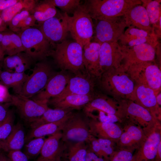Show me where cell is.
Instances as JSON below:
<instances>
[{"mask_svg": "<svg viewBox=\"0 0 161 161\" xmlns=\"http://www.w3.org/2000/svg\"><path fill=\"white\" fill-rule=\"evenodd\" d=\"M53 47L50 56L62 70L69 71L75 75L86 73L83 62V48L79 44L66 39Z\"/></svg>", "mask_w": 161, "mask_h": 161, "instance_id": "6da1fadb", "label": "cell"}, {"mask_svg": "<svg viewBox=\"0 0 161 161\" xmlns=\"http://www.w3.org/2000/svg\"><path fill=\"white\" fill-rule=\"evenodd\" d=\"M85 3L95 20L123 16L134 7L142 4L140 0H89Z\"/></svg>", "mask_w": 161, "mask_h": 161, "instance_id": "7a4b0ae2", "label": "cell"}, {"mask_svg": "<svg viewBox=\"0 0 161 161\" xmlns=\"http://www.w3.org/2000/svg\"><path fill=\"white\" fill-rule=\"evenodd\" d=\"M16 34L21 38L24 52L35 61L50 56L53 46L38 28L30 27Z\"/></svg>", "mask_w": 161, "mask_h": 161, "instance_id": "3957f363", "label": "cell"}, {"mask_svg": "<svg viewBox=\"0 0 161 161\" xmlns=\"http://www.w3.org/2000/svg\"><path fill=\"white\" fill-rule=\"evenodd\" d=\"M70 17L69 32L82 47L90 42L94 34V24L85 3L81 4Z\"/></svg>", "mask_w": 161, "mask_h": 161, "instance_id": "277c9868", "label": "cell"}, {"mask_svg": "<svg viewBox=\"0 0 161 161\" xmlns=\"http://www.w3.org/2000/svg\"><path fill=\"white\" fill-rule=\"evenodd\" d=\"M32 71L19 94L28 98H32L41 91L55 72L51 65L44 59L35 64Z\"/></svg>", "mask_w": 161, "mask_h": 161, "instance_id": "5b68a950", "label": "cell"}, {"mask_svg": "<svg viewBox=\"0 0 161 161\" xmlns=\"http://www.w3.org/2000/svg\"><path fill=\"white\" fill-rule=\"evenodd\" d=\"M95 21L94 41L101 44L105 42H117L127 27L123 16Z\"/></svg>", "mask_w": 161, "mask_h": 161, "instance_id": "8992f818", "label": "cell"}, {"mask_svg": "<svg viewBox=\"0 0 161 161\" xmlns=\"http://www.w3.org/2000/svg\"><path fill=\"white\" fill-rule=\"evenodd\" d=\"M70 16L58 12L54 16L44 21L38 28L53 46L66 40L69 32Z\"/></svg>", "mask_w": 161, "mask_h": 161, "instance_id": "52a82bcc", "label": "cell"}, {"mask_svg": "<svg viewBox=\"0 0 161 161\" xmlns=\"http://www.w3.org/2000/svg\"><path fill=\"white\" fill-rule=\"evenodd\" d=\"M145 137L133 153L131 161H154L158 145L161 141L160 123L143 128Z\"/></svg>", "mask_w": 161, "mask_h": 161, "instance_id": "ba28073f", "label": "cell"}, {"mask_svg": "<svg viewBox=\"0 0 161 161\" xmlns=\"http://www.w3.org/2000/svg\"><path fill=\"white\" fill-rule=\"evenodd\" d=\"M61 131L63 142H86L91 135L88 117L84 114L73 112L65 123Z\"/></svg>", "mask_w": 161, "mask_h": 161, "instance_id": "9c48e42d", "label": "cell"}, {"mask_svg": "<svg viewBox=\"0 0 161 161\" xmlns=\"http://www.w3.org/2000/svg\"><path fill=\"white\" fill-rule=\"evenodd\" d=\"M133 78L141 84L149 87L154 92L160 88L161 72L156 65L151 62L132 64L127 68Z\"/></svg>", "mask_w": 161, "mask_h": 161, "instance_id": "30bf717a", "label": "cell"}, {"mask_svg": "<svg viewBox=\"0 0 161 161\" xmlns=\"http://www.w3.org/2000/svg\"><path fill=\"white\" fill-rule=\"evenodd\" d=\"M11 103L16 107L21 118L30 125L49 108L47 103L36 102L19 95H11Z\"/></svg>", "mask_w": 161, "mask_h": 161, "instance_id": "8fae6325", "label": "cell"}, {"mask_svg": "<svg viewBox=\"0 0 161 161\" xmlns=\"http://www.w3.org/2000/svg\"><path fill=\"white\" fill-rule=\"evenodd\" d=\"M121 66L119 73H114L113 69L104 72L100 76L101 86L109 92L114 90L120 94H131L134 90V83L128 76L120 71Z\"/></svg>", "mask_w": 161, "mask_h": 161, "instance_id": "7c38bea8", "label": "cell"}, {"mask_svg": "<svg viewBox=\"0 0 161 161\" xmlns=\"http://www.w3.org/2000/svg\"><path fill=\"white\" fill-rule=\"evenodd\" d=\"M71 76L65 71L55 72L43 89L31 99L38 102L47 103L50 99L63 92Z\"/></svg>", "mask_w": 161, "mask_h": 161, "instance_id": "4fadbf2b", "label": "cell"}, {"mask_svg": "<svg viewBox=\"0 0 161 161\" xmlns=\"http://www.w3.org/2000/svg\"><path fill=\"white\" fill-rule=\"evenodd\" d=\"M123 60L122 52L118 42L101 44L99 56L100 76L104 72L108 70L119 67Z\"/></svg>", "mask_w": 161, "mask_h": 161, "instance_id": "5bb4252c", "label": "cell"}, {"mask_svg": "<svg viewBox=\"0 0 161 161\" xmlns=\"http://www.w3.org/2000/svg\"><path fill=\"white\" fill-rule=\"evenodd\" d=\"M118 111L121 118L124 115L128 116L130 119V122L143 128L151 126L160 123V121L148 110L133 102L128 103L122 109H118Z\"/></svg>", "mask_w": 161, "mask_h": 161, "instance_id": "9a60e30c", "label": "cell"}, {"mask_svg": "<svg viewBox=\"0 0 161 161\" xmlns=\"http://www.w3.org/2000/svg\"><path fill=\"white\" fill-rule=\"evenodd\" d=\"M125 64L123 65L126 69L135 64L153 61L155 58L156 48L146 43L132 47L120 46Z\"/></svg>", "mask_w": 161, "mask_h": 161, "instance_id": "2e32d148", "label": "cell"}, {"mask_svg": "<svg viewBox=\"0 0 161 161\" xmlns=\"http://www.w3.org/2000/svg\"><path fill=\"white\" fill-rule=\"evenodd\" d=\"M91 78L86 73L71 76L63 92L50 99L57 100L72 94L93 95L94 84Z\"/></svg>", "mask_w": 161, "mask_h": 161, "instance_id": "e0dca14e", "label": "cell"}, {"mask_svg": "<svg viewBox=\"0 0 161 161\" xmlns=\"http://www.w3.org/2000/svg\"><path fill=\"white\" fill-rule=\"evenodd\" d=\"M158 39L154 32L149 33L133 26H130L125 30L117 42L120 46L129 47L146 43L156 48L159 43Z\"/></svg>", "mask_w": 161, "mask_h": 161, "instance_id": "ac0fdd59", "label": "cell"}, {"mask_svg": "<svg viewBox=\"0 0 161 161\" xmlns=\"http://www.w3.org/2000/svg\"><path fill=\"white\" fill-rule=\"evenodd\" d=\"M120 137L116 142L118 149H126L134 151L145 137L143 128L131 122L125 125Z\"/></svg>", "mask_w": 161, "mask_h": 161, "instance_id": "d6986e66", "label": "cell"}, {"mask_svg": "<svg viewBox=\"0 0 161 161\" xmlns=\"http://www.w3.org/2000/svg\"><path fill=\"white\" fill-rule=\"evenodd\" d=\"M61 131L46 138L38 157L35 161H61L65 149Z\"/></svg>", "mask_w": 161, "mask_h": 161, "instance_id": "ffe728a7", "label": "cell"}, {"mask_svg": "<svg viewBox=\"0 0 161 161\" xmlns=\"http://www.w3.org/2000/svg\"><path fill=\"white\" fill-rule=\"evenodd\" d=\"M90 134L97 138L110 140L115 142L123 131V129L116 123H102L97 120L89 119Z\"/></svg>", "mask_w": 161, "mask_h": 161, "instance_id": "44dd1931", "label": "cell"}, {"mask_svg": "<svg viewBox=\"0 0 161 161\" xmlns=\"http://www.w3.org/2000/svg\"><path fill=\"white\" fill-rule=\"evenodd\" d=\"M101 44L90 41L83 47V62L87 74L91 77H100L99 68V52Z\"/></svg>", "mask_w": 161, "mask_h": 161, "instance_id": "7402d4cb", "label": "cell"}, {"mask_svg": "<svg viewBox=\"0 0 161 161\" xmlns=\"http://www.w3.org/2000/svg\"><path fill=\"white\" fill-rule=\"evenodd\" d=\"M123 16L127 27L133 26L149 33L154 32L146 9L142 5L134 7Z\"/></svg>", "mask_w": 161, "mask_h": 161, "instance_id": "603a6c76", "label": "cell"}, {"mask_svg": "<svg viewBox=\"0 0 161 161\" xmlns=\"http://www.w3.org/2000/svg\"><path fill=\"white\" fill-rule=\"evenodd\" d=\"M35 61L28 54L23 52L4 58L3 70L12 72H25L30 69Z\"/></svg>", "mask_w": 161, "mask_h": 161, "instance_id": "cb8c5ba5", "label": "cell"}, {"mask_svg": "<svg viewBox=\"0 0 161 161\" xmlns=\"http://www.w3.org/2000/svg\"><path fill=\"white\" fill-rule=\"evenodd\" d=\"M94 97L93 95L72 94L57 100L49 99L47 104L54 108L80 110L83 109Z\"/></svg>", "mask_w": 161, "mask_h": 161, "instance_id": "d4e9b609", "label": "cell"}, {"mask_svg": "<svg viewBox=\"0 0 161 161\" xmlns=\"http://www.w3.org/2000/svg\"><path fill=\"white\" fill-rule=\"evenodd\" d=\"M26 136L23 125L18 122L15 124L7 137L5 140L0 141V148L7 152L21 150L25 144Z\"/></svg>", "mask_w": 161, "mask_h": 161, "instance_id": "484cf974", "label": "cell"}, {"mask_svg": "<svg viewBox=\"0 0 161 161\" xmlns=\"http://www.w3.org/2000/svg\"><path fill=\"white\" fill-rule=\"evenodd\" d=\"M136 94L138 100L137 103L148 110L158 119L157 114L159 113L158 105L154 91L149 87L140 85L137 88Z\"/></svg>", "mask_w": 161, "mask_h": 161, "instance_id": "4316f807", "label": "cell"}, {"mask_svg": "<svg viewBox=\"0 0 161 161\" xmlns=\"http://www.w3.org/2000/svg\"><path fill=\"white\" fill-rule=\"evenodd\" d=\"M73 113L59 121L41 125L32 129L26 136L25 143L35 138L50 136L61 131L65 123Z\"/></svg>", "mask_w": 161, "mask_h": 161, "instance_id": "83f0119b", "label": "cell"}, {"mask_svg": "<svg viewBox=\"0 0 161 161\" xmlns=\"http://www.w3.org/2000/svg\"><path fill=\"white\" fill-rule=\"evenodd\" d=\"M29 76L25 72H12L1 70L0 82L8 89L11 88L15 94L19 95Z\"/></svg>", "mask_w": 161, "mask_h": 161, "instance_id": "f1b7e54d", "label": "cell"}, {"mask_svg": "<svg viewBox=\"0 0 161 161\" xmlns=\"http://www.w3.org/2000/svg\"><path fill=\"white\" fill-rule=\"evenodd\" d=\"M37 22L29 11L24 10L16 15L7 25L10 30L16 33L30 27H38Z\"/></svg>", "mask_w": 161, "mask_h": 161, "instance_id": "f546056e", "label": "cell"}, {"mask_svg": "<svg viewBox=\"0 0 161 161\" xmlns=\"http://www.w3.org/2000/svg\"><path fill=\"white\" fill-rule=\"evenodd\" d=\"M2 39L0 46L5 55L11 56L24 51L21 38L16 33L10 31L1 32Z\"/></svg>", "mask_w": 161, "mask_h": 161, "instance_id": "4dcf8cb0", "label": "cell"}, {"mask_svg": "<svg viewBox=\"0 0 161 161\" xmlns=\"http://www.w3.org/2000/svg\"><path fill=\"white\" fill-rule=\"evenodd\" d=\"M58 12L56 7L49 0H37L30 13L38 23L39 27L44 21L55 16Z\"/></svg>", "mask_w": 161, "mask_h": 161, "instance_id": "1f68e13d", "label": "cell"}, {"mask_svg": "<svg viewBox=\"0 0 161 161\" xmlns=\"http://www.w3.org/2000/svg\"><path fill=\"white\" fill-rule=\"evenodd\" d=\"M83 109L86 115L93 111L99 110L107 113L115 114L120 117L118 110L114 103L104 97H94Z\"/></svg>", "mask_w": 161, "mask_h": 161, "instance_id": "d6a6232c", "label": "cell"}, {"mask_svg": "<svg viewBox=\"0 0 161 161\" xmlns=\"http://www.w3.org/2000/svg\"><path fill=\"white\" fill-rule=\"evenodd\" d=\"M72 110L49 108L37 120L30 125L31 129L41 125L59 121L71 114Z\"/></svg>", "mask_w": 161, "mask_h": 161, "instance_id": "836d02e7", "label": "cell"}, {"mask_svg": "<svg viewBox=\"0 0 161 161\" xmlns=\"http://www.w3.org/2000/svg\"><path fill=\"white\" fill-rule=\"evenodd\" d=\"M68 161H85L88 147L84 141L64 142Z\"/></svg>", "mask_w": 161, "mask_h": 161, "instance_id": "e575fe53", "label": "cell"}, {"mask_svg": "<svg viewBox=\"0 0 161 161\" xmlns=\"http://www.w3.org/2000/svg\"><path fill=\"white\" fill-rule=\"evenodd\" d=\"M37 0H19L13 5L3 10L0 16L4 22L7 25L12 19L17 14L24 10L30 12L34 7Z\"/></svg>", "mask_w": 161, "mask_h": 161, "instance_id": "d590c367", "label": "cell"}, {"mask_svg": "<svg viewBox=\"0 0 161 161\" xmlns=\"http://www.w3.org/2000/svg\"><path fill=\"white\" fill-rule=\"evenodd\" d=\"M146 10L150 22L152 26L158 22L161 16V0H141Z\"/></svg>", "mask_w": 161, "mask_h": 161, "instance_id": "8d00e7d4", "label": "cell"}, {"mask_svg": "<svg viewBox=\"0 0 161 161\" xmlns=\"http://www.w3.org/2000/svg\"><path fill=\"white\" fill-rule=\"evenodd\" d=\"M46 139L45 137L35 138L26 143L24 152L29 159L39 156Z\"/></svg>", "mask_w": 161, "mask_h": 161, "instance_id": "74e56055", "label": "cell"}, {"mask_svg": "<svg viewBox=\"0 0 161 161\" xmlns=\"http://www.w3.org/2000/svg\"><path fill=\"white\" fill-rule=\"evenodd\" d=\"M15 118L13 111L10 109L6 117L0 124V141L5 140L12 131L15 125Z\"/></svg>", "mask_w": 161, "mask_h": 161, "instance_id": "f35d334b", "label": "cell"}, {"mask_svg": "<svg viewBox=\"0 0 161 161\" xmlns=\"http://www.w3.org/2000/svg\"><path fill=\"white\" fill-rule=\"evenodd\" d=\"M55 7L59 8L68 15L73 13L81 4L80 0H49Z\"/></svg>", "mask_w": 161, "mask_h": 161, "instance_id": "ab89813d", "label": "cell"}, {"mask_svg": "<svg viewBox=\"0 0 161 161\" xmlns=\"http://www.w3.org/2000/svg\"><path fill=\"white\" fill-rule=\"evenodd\" d=\"M133 151L126 149H118L109 157V161H131Z\"/></svg>", "mask_w": 161, "mask_h": 161, "instance_id": "60d3db41", "label": "cell"}, {"mask_svg": "<svg viewBox=\"0 0 161 161\" xmlns=\"http://www.w3.org/2000/svg\"><path fill=\"white\" fill-rule=\"evenodd\" d=\"M86 142L91 151L99 156L104 158L107 161H109V158L102 150L97 138L91 135Z\"/></svg>", "mask_w": 161, "mask_h": 161, "instance_id": "b9f144b4", "label": "cell"}, {"mask_svg": "<svg viewBox=\"0 0 161 161\" xmlns=\"http://www.w3.org/2000/svg\"><path fill=\"white\" fill-rule=\"evenodd\" d=\"M101 149L105 155L109 159L115 150L114 145L115 142L112 140L102 138H97Z\"/></svg>", "mask_w": 161, "mask_h": 161, "instance_id": "7bdbcfd3", "label": "cell"}, {"mask_svg": "<svg viewBox=\"0 0 161 161\" xmlns=\"http://www.w3.org/2000/svg\"><path fill=\"white\" fill-rule=\"evenodd\" d=\"M95 111L98 112V116L90 118L96 120L98 119L97 120L99 121L105 123H115L117 122L121 121V119L115 114L107 113L99 110Z\"/></svg>", "mask_w": 161, "mask_h": 161, "instance_id": "ee69618b", "label": "cell"}, {"mask_svg": "<svg viewBox=\"0 0 161 161\" xmlns=\"http://www.w3.org/2000/svg\"><path fill=\"white\" fill-rule=\"evenodd\" d=\"M7 157L10 161H28V158L21 150L10 151L8 152Z\"/></svg>", "mask_w": 161, "mask_h": 161, "instance_id": "f6af8a7d", "label": "cell"}, {"mask_svg": "<svg viewBox=\"0 0 161 161\" xmlns=\"http://www.w3.org/2000/svg\"><path fill=\"white\" fill-rule=\"evenodd\" d=\"M11 95L8 88L0 82V103H11Z\"/></svg>", "mask_w": 161, "mask_h": 161, "instance_id": "bcb514c9", "label": "cell"}, {"mask_svg": "<svg viewBox=\"0 0 161 161\" xmlns=\"http://www.w3.org/2000/svg\"><path fill=\"white\" fill-rule=\"evenodd\" d=\"M85 161H107L91 151L88 148Z\"/></svg>", "mask_w": 161, "mask_h": 161, "instance_id": "7dc6e473", "label": "cell"}, {"mask_svg": "<svg viewBox=\"0 0 161 161\" xmlns=\"http://www.w3.org/2000/svg\"><path fill=\"white\" fill-rule=\"evenodd\" d=\"M19 0H0V14L4 10L13 5Z\"/></svg>", "mask_w": 161, "mask_h": 161, "instance_id": "c3c4849f", "label": "cell"}, {"mask_svg": "<svg viewBox=\"0 0 161 161\" xmlns=\"http://www.w3.org/2000/svg\"><path fill=\"white\" fill-rule=\"evenodd\" d=\"M7 113V108L4 103H0V123L5 118Z\"/></svg>", "mask_w": 161, "mask_h": 161, "instance_id": "681fc988", "label": "cell"}, {"mask_svg": "<svg viewBox=\"0 0 161 161\" xmlns=\"http://www.w3.org/2000/svg\"><path fill=\"white\" fill-rule=\"evenodd\" d=\"M154 161H161V141L160 142L158 145Z\"/></svg>", "mask_w": 161, "mask_h": 161, "instance_id": "f907efd6", "label": "cell"}, {"mask_svg": "<svg viewBox=\"0 0 161 161\" xmlns=\"http://www.w3.org/2000/svg\"><path fill=\"white\" fill-rule=\"evenodd\" d=\"M5 55L4 52L0 45V70H2Z\"/></svg>", "mask_w": 161, "mask_h": 161, "instance_id": "816d5d0a", "label": "cell"}, {"mask_svg": "<svg viewBox=\"0 0 161 161\" xmlns=\"http://www.w3.org/2000/svg\"><path fill=\"white\" fill-rule=\"evenodd\" d=\"M7 26L0 16V32H3L5 31Z\"/></svg>", "mask_w": 161, "mask_h": 161, "instance_id": "f5cc1de1", "label": "cell"}, {"mask_svg": "<svg viewBox=\"0 0 161 161\" xmlns=\"http://www.w3.org/2000/svg\"><path fill=\"white\" fill-rule=\"evenodd\" d=\"M0 161H10L9 159L2 153L0 155Z\"/></svg>", "mask_w": 161, "mask_h": 161, "instance_id": "db71d44e", "label": "cell"}, {"mask_svg": "<svg viewBox=\"0 0 161 161\" xmlns=\"http://www.w3.org/2000/svg\"><path fill=\"white\" fill-rule=\"evenodd\" d=\"M156 100L158 105H161V94L159 93L157 96H156Z\"/></svg>", "mask_w": 161, "mask_h": 161, "instance_id": "11a10c76", "label": "cell"}, {"mask_svg": "<svg viewBox=\"0 0 161 161\" xmlns=\"http://www.w3.org/2000/svg\"><path fill=\"white\" fill-rule=\"evenodd\" d=\"M3 38V35L1 32H0V45Z\"/></svg>", "mask_w": 161, "mask_h": 161, "instance_id": "9f6ffc18", "label": "cell"}, {"mask_svg": "<svg viewBox=\"0 0 161 161\" xmlns=\"http://www.w3.org/2000/svg\"><path fill=\"white\" fill-rule=\"evenodd\" d=\"M2 151L1 149L0 148V155L2 153Z\"/></svg>", "mask_w": 161, "mask_h": 161, "instance_id": "6f0895ef", "label": "cell"}, {"mask_svg": "<svg viewBox=\"0 0 161 161\" xmlns=\"http://www.w3.org/2000/svg\"><path fill=\"white\" fill-rule=\"evenodd\" d=\"M0 71H1V70H0Z\"/></svg>", "mask_w": 161, "mask_h": 161, "instance_id": "680465c9", "label": "cell"}]
</instances>
